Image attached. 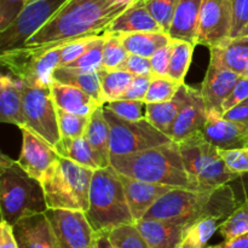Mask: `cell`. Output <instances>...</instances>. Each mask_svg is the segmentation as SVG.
<instances>
[{
  "label": "cell",
  "mask_w": 248,
  "mask_h": 248,
  "mask_svg": "<svg viewBox=\"0 0 248 248\" xmlns=\"http://www.w3.org/2000/svg\"><path fill=\"white\" fill-rule=\"evenodd\" d=\"M19 248H53L52 232L46 212L19 219L14 225Z\"/></svg>",
  "instance_id": "obj_20"
},
{
  "label": "cell",
  "mask_w": 248,
  "mask_h": 248,
  "mask_svg": "<svg viewBox=\"0 0 248 248\" xmlns=\"http://www.w3.org/2000/svg\"><path fill=\"white\" fill-rule=\"evenodd\" d=\"M222 116L228 119V120H232L235 121V123L248 126V106L239 104V106L234 107V108L229 109L225 113H223Z\"/></svg>",
  "instance_id": "obj_51"
},
{
  "label": "cell",
  "mask_w": 248,
  "mask_h": 248,
  "mask_svg": "<svg viewBox=\"0 0 248 248\" xmlns=\"http://www.w3.org/2000/svg\"><path fill=\"white\" fill-rule=\"evenodd\" d=\"M121 40L128 53L150 58L157 50L171 43L172 39L165 31H136L123 33Z\"/></svg>",
  "instance_id": "obj_30"
},
{
  "label": "cell",
  "mask_w": 248,
  "mask_h": 248,
  "mask_svg": "<svg viewBox=\"0 0 248 248\" xmlns=\"http://www.w3.org/2000/svg\"><path fill=\"white\" fill-rule=\"evenodd\" d=\"M246 147H248V138H247V140H246Z\"/></svg>",
  "instance_id": "obj_58"
},
{
  "label": "cell",
  "mask_w": 248,
  "mask_h": 248,
  "mask_svg": "<svg viewBox=\"0 0 248 248\" xmlns=\"http://www.w3.org/2000/svg\"><path fill=\"white\" fill-rule=\"evenodd\" d=\"M110 166L119 173L143 182L201 190L186 172L177 142L131 154H111Z\"/></svg>",
  "instance_id": "obj_2"
},
{
  "label": "cell",
  "mask_w": 248,
  "mask_h": 248,
  "mask_svg": "<svg viewBox=\"0 0 248 248\" xmlns=\"http://www.w3.org/2000/svg\"><path fill=\"white\" fill-rule=\"evenodd\" d=\"M103 46H104V34L94 36L89 44L85 52L74 62L69 63L64 67L79 68V69L91 70L97 72L103 67Z\"/></svg>",
  "instance_id": "obj_36"
},
{
  "label": "cell",
  "mask_w": 248,
  "mask_h": 248,
  "mask_svg": "<svg viewBox=\"0 0 248 248\" xmlns=\"http://www.w3.org/2000/svg\"><path fill=\"white\" fill-rule=\"evenodd\" d=\"M68 0H29L16 19L0 31L1 51L26 44Z\"/></svg>",
  "instance_id": "obj_11"
},
{
  "label": "cell",
  "mask_w": 248,
  "mask_h": 248,
  "mask_svg": "<svg viewBox=\"0 0 248 248\" xmlns=\"http://www.w3.org/2000/svg\"><path fill=\"white\" fill-rule=\"evenodd\" d=\"M224 218L216 215H206L189 223L184 230L179 248H205L206 245L219 229Z\"/></svg>",
  "instance_id": "obj_31"
},
{
  "label": "cell",
  "mask_w": 248,
  "mask_h": 248,
  "mask_svg": "<svg viewBox=\"0 0 248 248\" xmlns=\"http://www.w3.org/2000/svg\"><path fill=\"white\" fill-rule=\"evenodd\" d=\"M97 74L99 77L106 103L121 99L135 78V75L128 73L127 70L107 69L103 67L97 70Z\"/></svg>",
  "instance_id": "obj_32"
},
{
  "label": "cell",
  "mask_w": 248,
  "mask_h": 248,
  "mask_svg": "<svg viewBox=\"0 0 248 248\" xmlns=\"http://www.w3.org/2000/svg\"><path fill=\"white\" fill-rule=\"evenodd\" d=\"M0 211L1 219L12 227L22 218L47 211L41 182L4 153L0 155Z\"/></svg>",
  "instance_id": "obj_4"
},
{
  "label": "cell",
  "mask_w": 248,
  "mask_h": 248,
  "mask_svg": "<svg viewBox=\"0 0 248 248\" xmlns=\"http://www.w3.org/2000/svg\"><path fill=\"white\" fill-rule=\"evenodd\" d=\"M0 121L26 127L23 109V82L16 78L1 74L0 77Z\"/></svg>",
  "instance_id": "obj_19"
},
{
  "label": "cell",
  "mask_w": 248,
  "mask_h": 248,
  "mask_svg": "<svg viewBox=\"0 0 248 248\" xmlns=\"http://www.w3.org/2000/svg\"><path fill=\"white\" fill-rule=\"evenodd\" d=\"M0 248H19L15 236L14 227L2 219L0 223Z\"/></svg>",
  "instance_id": "obj_50"
},
{
  "label": "cell",
  "mask_w": 248,
  "mask_h": 248,
  "mask_svg": "<svg viewBox=\"0 0 248 248\" xmlns=\"http://www.w3.org/2000/svg\"><path fill=\"white\" fill-rule=\"evenodd\" d=\"M186 225L152 218H143L136 222L137 229L152 248H179Z\"/></svg>",
  "instance_id": "obj_21"
},
{
  "label": "cell",
  "mask_w": 248,
  "mask_h": 248,
  "mask_svg": "<svg viewBox=\"0 0 248 248\" xmlns=\"http://www.w3.org/2000/svg\"><path fill=\"white\" fill-rule=\"evenodd\" d=\"M137 0H68L24 45L67 44L108 31L111 22Z\"/></svg>",
  "instance_id": "obj_1"
},
{
  "label": "cell",
  "mask_w": 248,
  "mask_h": 248,
  "mask_svg": "<svg viewBox=\"0 0 248 248\" xmlns=\"http://www.w3.org/2000/svg\"><path fill=\"white\" fill-rule=\"evenodd\" d=\"M202 0H179L169 35L198 45L199 17Z\"/></svg>",
  "instance_id": "obj_23"
},
{
  "label": "cell",
  "mask_w": 248,
  "mask_h": 248,
  "mask_svg": "<svg viewBox=\"0 0 248 248\" xmlns=\"http://www.w3.org/2000/svg\"><path fill=\"white\" fill-rule=\"evenodd\" d=\"M218 230L224 241L248 232V199L237 206L232 215L220 223Z\"/></svg>",
  "instance_id": "obj_37"
},
{
  "label": "cell",
  "mask_w": 248,
  "mask_h": 248,
  "mask_svg": "<svg viewBox=\"0 0 248 248\" xmlns=\"http://www.w3.org/2000/svg\"><path fill=\"white\" fill-rule=\"evenodd\" d=\"M205 248H219V245H215V246H208V247H205Z\"/></svg>",
  "instance_id": "obj_56"
},
{
  "label": "cell",
  "mask_w": 248,
  "mask_h": 248,
  "mask_svg": "<svg viewBox=\"0 0 248 248\" xmlns=\"http://www.w3.org/2000/svg\"><path fill=\"white\" fill-rule=\"evenodd\" d=\"M97 248H116L109 240L108 232H97Z\"/></svg>",
  "instance_id": "obj_53"
},
{
  "label": "cell",
  "mask_w": 248,
  "mask_h": 248,
  "mask_svg": "<svg viewBox=\"0 0 248 248\" xmlns=\"http://www.w3.org/2000/svg\"><path fill=\"white\" fill-rule=\"evenodd\" d=\"M28 0H0V31H4L18 17Z\"/></svg>",
  "instance_id": "obj_44"
},
{
  "label": "cell",
  "mask_w": 248,
  "mask_h": 248,
  "mask_svg": "<svg viewBox=\"0 0 248 248\" xmlns=\"http://www.w3.org/2000/svg\"><path fill=\"white\" fill-rule=\"evenodd\" d=\"M53 248H97V232L85 212L47 210Z\"/></svg>",
  "instance_id": "obj_12"
},
{
  "label": "cell",
  "mask_w": 248,
  "mask_h": 248,
  "mask_svg": "<svg viewBox=\"0 0 248 248\" xmlns=\"http://www.w3.org/2000/svg\"><path fill=\"white\" fill-rule=\"evenodd\" d=\"M234 22L232 36H239L248 23V0H232Z\"/></svg>",
  "instance_id": "obj_49"
},
{
  "label": "cell",
  "mask_w": 248,
  "mask_h": 248,
  "mask_svg": "<svg viewBox=\"0 0 248 248\" xmlns=\"http://www.w3.org/2000/svg\"><path fill=\"white\" fill-rule=\"evenodd\" d=\"M178 144L186 172L201 190L217 189L240 177L228 169L220 149L208 142L201 131L188 136Z\"/></svg>",
  "instance_id": "obj_7"
},
{
  "label": "cell",
  "mask_w": 248,
  "mask_h": 248,
  "mask_svg": "<svg viewBox=\"0 0 248 248\" xmlns=\"http://www.w3.org/2000/svg\"><path fill=\"white\" fill-rule=\"evenodd\" d=\"M21 131L22 149L17 162L29 176L41 182L45 172L60 157V155L55 148L31 130L21 128Z\"/></svg>",
  "instance_id": "obj_15"
},
{
  "label": "cell",
  "mask_w": 248,
  "mask_h": 248,
  "mask_svg": "<svg viewBox=\"0 0 248 248\" xmlns=\"http://www.w3.org/2000/svg\"><path fill=\"white\" fill-rule=\"evenodd\" d=\"M145 102L138 99H116L104 104L108 109L126 120H140L145 118Z\"/></svg>",
  "instance_id": "obj_41"
},
{
  "label": "cell",
  "mask_w": 248,
  "mask_h": 248,
  "mask_svg": "<svg viewBox=\"0 0 248 248\" xmlns=\"http://www.w3.org/2000/svg\"><path fill=\"white\" fill-rule=\"evenodd\" d=\"M182 101H183V91L181 89L172 99L159 103H145V118L157 128L160 132L165 133L171 138L173 125L178 116L181 109ZM172 140V138H171Z\"/></svg>",
  "instance_id": "obj_29"
},
{
  "label": "cell",
  "mask_w": 248,
  "mask_h": 248,
  "mask_svg": "<svg viewBox=\"0 0 248 248\" xmlns=\"http://www.w3.org/2000/svg\"><path fill=\"white\" fill-rule=\"evenodd\" d=\"M241 77L237 73L220 67L216 63L210 62L206 72L205 80L201 86V96L208 114H223L222 107L225 99L229 97L235 84Z\"/></svg>",
  "instance_id": "obj_16"
},
{
  "label": "cell",
  "mask_w": 248,
  "mask_h": 248,
  "mask_svg": "<svg viewBox=\"0 0 248 248\" xmlns=\"http://www.w3.org/2000/svg\"><path fill=\"white\" fill-rule=\"evenodd\" d=\"M52 77L55 81L78 87L91 97H93L99 104H102V106L106 104V99H104L103 92H102L101 81H99L97 72L79 69V68L57 67L53 70Z\"/></svg>",
  "instance_id": "obj_26"
},
{
  "label": "cell",
  "mask_w": 248,
  "mask_h": 248,
  "mask_svg": "<svg viewBox=\"0 0 248 248\" xmlns=\"http://www.w3.org/2000/svg\"><path fill=\"white\" fill-rule=\"evenodd\" d=\"M194 48L195 45L188 41L172 39V53L169 68V77L171 79L184 84L193 58Z\"/></svg>",
  "instance_id": "obj_33"
},
{
  "label": "cell",
  "mask_w": 248,
  "mask_h": 248,
  "mask_svg": "<svg viewBox=\"0 0 248 248\" xmlns=\"http://www.w3.org/2000/svg\"><path fill=\"white\" fill-rule=\"evenodd\" d=\"M182 91L183 101L171 136L172 140L177 143L202 130L208 119V111L203 103L200 90L194 89L184 82L182 84Z\"/></svg>",
  "instance_id": "obj_14"
},
{
  "label": "cell",
  "mask_w": 248,
  "mask_h": 248,
  "mask_svg": "<svg viewBox=\"0 0 248 248\" xmlns=\"http://www.w3.org/2000/svg\"><path fill=\"white\" fill-rule=\"evenodd\" d=\"M85 215L96 232H109L120 225L136 224L120 174L113 166L93 172Z\"/></svg>",
  "instance_id": "obj_5"
},
{
  "label": "cell",
  "mask_w": 248,
  "mask_h": 248,
  "mask_svg": "<svg viewBox=\"0 0 248 248\" xmlns=\"http://www.w3.org/2000/svg\"><path fill=\"white\" fill-rule=\"evenodd\" d=\"M120 69L127 70L128 73L133 75H153L150 58L142 57V56L138 55H131V53H128L127 58L120 67Z\"/></svg>",
  "instance_id": "obj_48"
},
{
  "label": "cell",
  "mask_w": 248,
  "mask_h": 248,
  "mask_svg": "<svg viewBox=\"0 0 248 248\" xmlns=\"http://www.w3.org/2000/svg\"><path fill=\"white\" fill-rule=\"evenodd\" d=\"M218 245L219 248H248V232Z\"/></svg>",
  "instance_id": "obj_52"
},
{
  "label": "cell",
  "mask_w": 248,
  "mask_h": 248,
  "mask_svg": "<svg viewBox=\"0 0 248 248\" xmlns=\"http://www.w3.org/2000/svg\"><path fill=\"white\" fill-rule=\"evenodd\" d=\"M107 31L123 34L136 33V31H162V29L159 23L153 18L143 2L137 0L136 4L125 10L118 18L111 22Z\"/></svg>",
  "instance_id": "obj_25"
},
{
  "label": "cell",
  "mask_w": 248,
  "mask_h": 248,
  "mask_svg": "<svg viewBox=\"0 0 248 248\" xmlns=\"http://www.w3.org/2000/svg\"><path fill=\"white\" fill-rule=\"evenodd\" d=\"M51 96L58 108L70 113L90 116L97 107L102 106L82 90L53 80L50 86Z\"/></svg>",
  "instance_id": "obj_24"
},
{
  "label": "cell",
  "mask_w": 248,
  "mask_h": 248,
  "mask_svg": "<svg viewBox=\"0 0 248 248\" xmlns=\"http://www.w3.org/2000/svg\"><path fill=\"white\" fill-rule=\"evenodd\" d=\"M62 45H23L1 51L0 63L16 79L33 87H50L53 70L60 65Z\"/></svg>",
  "instance_id": "obj_8"
},
{
  "label": "cell",
  "mask_w": 248,
  "mask_h": 248,
  "mask_svg": "<svg viewBox=\"0 0 248 248\" xmlns=\"http://www.w3.org/2000/svg\"><path fill=\"white\" fill-rule=\"evenodd\" d=\"M247 98H248V78L241 75V77L239 78V80H237L236 84H235L232 93L229 94V97H228V98L225 99L224 103H223V107H222L223 113H225V111L229 110V109L234 108V107L239 106V104H241L242 102L246 101Z\"/></svg>",
  "instance_id": "obj_47"
},
{
  "label": "cell",
  "mask_w": 248,
  "mask_h": 248,
  "mask_svg": "<svg viewBox=\"0 0 248 248\" xmlns=\"http://www.w3.org/2000/svg\"><path fill=\"white\" fill-rule=\"evenodd\" d=\"M57 116L61 137L77 138L82 137L85 135L90 116L70 113V111L64 110V109L58 108V107Z\"/></svg>",
  "instance_id": "obj_40"
},
{
  "label": "cell",
  "mask_w": 248,
  "mask_h": 248,
  "mask_svg": "<svg viewBox=\"0 0 248 248\" xmlns=\"http://www.w3.org/2000/svg\"><path fill=\"white\" fill-rule=\"evenodd\" d=\"M28 1H29V0H28Z\"/></svg>",
  "instance_id": "obj_60"
},
{
  "label": "cell",
  "mask_w": 248,
  "mask_h": 248,
  "mask_svg": "<svg viewBox=\"0 0 248 248\" xmlns=\"http://www.w3.org/2000/svg\"><path fill=\"white\" fill-rule=\"evenodd\" d=\"M109 240L116 248H152L136 224H124L108 232Z\"/></svg>",
  "instance_id": "obj_35"
},
{
  "label": "cell",
  "mask_w": 248,
  "mask_h": 248,
  "mask_svg": "<svg viewBox=\"0 0 248 248\" xmlns=\"http://www.w3.org/2000/svg\"><path fill=\"white\" fill-rule=\"evenodd\" d=\"M94 171L65 157H58L41 179L47 210L86 212Z\"/></svg>",
  "instance_id": "obj_6"
},
{
  "label": "cell",
  "mask_w": 248,
  "mask_h": 248,
  "mask_svg": "<svg viewBox=\"0 0 248 248\" xmlns=\"http://www.w3.org/2000/svg\"><path fill=\"white\" fill-rule=\"evenodd\" d=\"M232 0H202L199 17L198 45L212 47L232 36Z\"/></svg>",
  "instance_id": "obj_13"
},
{
  "label": "cell",
  "mask_w": 248,
  "mask_h": 248,
  "mask_svg": "<svg viewBox=\"0 0 248 248\" xmlns=\"http://www.w3.org/2000/svg\"><path fill=\"white\" fill-rule=\"evenodd\" d=\"M244 77H247L248 78V65H247L246 70H245V73H244Z\"/></svg>",
  "instance_id": "obj_55"
},
{
  "label": "cell",
  "mask_w": 248,
  "mask_h": 248,
  "mask_svg": "<svg viewBox=\"0 0 248 248\" xmlns=\"http://www.w3.org/2000/svg\"><path fill=\"white\" fill-rule=\"evenodd\" d=\"M93 38L94 36H85V38L75 39V40L64 44L61 48L60 65L58 67H64V65H68L69 63L78 60L85 52V50Z\"/></svg>",
  "instance_id": "obj_43"
},
{
  "label": "cell",
  "mask_w": 248,
  "mask_h": 248,
  "mask_svg": "<svg viewBox=\"0 0 248 248\" xmlns=\"http://www.w3.org/2000/svg\"><path fill=\"white\" fill-rule=\"evenodd\" d=\"M181 86V82L171 79L170 77H160V75L153 74L144 102L145 103H159V102L170 101L176 96Z\"/></svg>",
  "instance_id": "obj_38"
},
{
  "label": "cell",
  "mask_w": 248,
  "mask_h": 248,
  "mask_svg": "<svg viewBox=\"0 0 248 248\" xmlns=\"http://www.w3.org/2000/svg\"><path fill=\"white\" fill-rule=\"evenodd\" d=\"M171 53H172V41L170 44H167L166 46L160 48V50H157L156 52L150 57L153 74L160 75V77H169Z\"/></svg>",
  "instance_id": "obj_45"
},
{
  "label": "cell",
  "mask_w": 248,
  "mask_h": 248,
  "mask_svg": "<svg viewBox=\"0 0 248 248\" xmlns=\"http://www.w3.org/2000/svg\"><path fill=\"white\" fill-rule=\"evenodd\" d=\"M153 75H135L133 80L131 81L130 86L126 90L121 99H138L144 101L145 94L149 90L150 81Z\"/></svg>",
  "instance_id": "obj_46"
},
{
  "label": "cell",
  "mask_w": 248,
  "mask_h": 248,
  "mask_svg": "<svg viewBox=\"0 0 248 248\" xmlns=\"http://www.w3.org/2000/svg\"><path fill=\"white\" fill-rule=\"evenodd\" d=\"M120 174L123 182L124 190L130 205L135 220H140L144 218L148 211L169 191L173 190L174 186H162V184L149 183L140 179L131 178V177Z\"/></svg>",
  "instance_id": "obj_18"
},
{
  "label": "cell",
  "mask_w": 248,
  "mask_h": 248,
  "mask_svg": "<svg viewBox=\"0 0 248 248\" xmlns=\"http://www.w3.org/2000/svg\"><path fill=\"white\" fill-rule=\"evenodd\" d=\"M104 114L110 128V155L131 154L173 142L153 126L147 118L126 120L107 107H104Z\"/></svg>",
  "instance_id": "obj_9"
},
{
  "label": "cell",
  "mask_w": 248,
  "mask_h": 248,
  "mask_svg": "<svg viewBox=\"0 0 248 248\" xmlns=\"http://www.w3.org/2000/svg\"><path fill=\"white\" fill-rule=\"evenodd\" d=\"M247 190H248V183H247Z\"/></svg>",
  "instance_id": "obj_59"
},
{
  "label": "cell",
  "mask_w": 248,
  "mask_h": 248,
  "mask_svg": "<svg viewBox=\"0 0 248 248\" xmlns=\"http://www.w3.org/2000/svg\"><path fill=\"white\" fill-rule=\"evenodd\" d=\"M235 208L234 193L228 184L208 190L174 188L165 194L144 218L189 224L206 215L220 216L225 219Z\"/></svg>",
  "instance_id": "obj_3"
},
{
  "label": "cell",
  "mask_w": 248,
  "mask_h": 248,
  "mask_svg": "<svg viewBox=\"0 0 248 248\" xmlns=\"http://www.w3.org/2000/svg\"><path fill=\"white\" fill-rule=\"evenodd\" d=\"M127 56L128 52L121 40V34L115 31H106L103 46V68L120 69Z\"/></svg>",
  "instance_id": "obj_34"
},
{
  "label": "cell",
  "mask_w": 248,
  "mask_h": 248,
  "mask_svg": "<svg viewBox=\"0 0 248 248\" xmlns=\"http://www.w3.org/2000/svg\"><path fill=\"white\" fill-rule=\"evenodd\" d=\"M208 50L210 62L244 75L248 65V36H230Z\"/></svg>",
  "instance_id": "obj_22"
},
{
  "label": "cell",
  "mask_w": 248,
  "mask_h": 248,
  "mask_svg": "<svg viewBox=\"0 0 248 248\" xmlns=\"http://www.w3.org/2000/svg\"><path fill=\"white\" fill-rule=\"evenodd\" d=\"M55 150L60 156L72 160L89 169L98 170L107 167L101 157L96 154L93 148L87 142L85 136L77 138L61 137L57 144L55 145Z\"/></svg>",
  "instance_id": "obj_28"
},
{
  "label": "cell",
  "mask_w": 248,
  "mask_h": 248,
  "mask_svg": "<svg viewBox=\"0 0 248 248\" xmlns=\"http://www.w3.org/2000/svg\"><path fill=\"white\" fill-rule=\"evenodd\" d=\"M220 155L230 171L240 177L248 174V147L220 150Z\"/></svg>",
  "instance_id": "obj_42"
},
{
  "label": "cell",
  "mask_w": 248,
  "mask_h": 248,
  "mask_svg": "<svg viewBox=\"0 0 248 248\" xmlns=\"http://www.w3.org/2000/svg\"><path fill=\"white\" fill-rule=\"evenodd\" d=\"M153 18L159 23L162 31L169 33L179 0H140Z\"/></svg>",
  "instance_id": "obj_39"
},
{
  "label": "cell",
  "mask_w": 248,
  "mask_h": 248,
  "mask_svg": "<svg viewBox=\"0 0 248 248\" xmlns=\"http://www.w3.org/2000/svg\"><path fill=\"white\" fill-rule=\"evenodd\" d=\"M240 35H242V36H248V23H247V26L245 27L244 29H242V31H241V33H240Z\"/></svg>",
  "instance_id": "obj_54"
},
{
  "label": "cell",
  "mask_w": 248,
  "mask_h": 248,
  "mask_svg": "<svg viewBox=\"0 0 248 248\" xmlns=\"http://www.w3.org/2000/svg\"><path fill=\"white\" fill-rule=\"evenodd\" d=\"M23 109L26 127L55 148L61 140L57 106L50 87H33L23 84Z\"/></svg>",
  "instance_id": "obj_10"
},
{
  "label": "cell",
  "mask_w": 248,
  "mask_h": 248,
  "mask_svg": "<svg viewBox=\"0 0 248 248\" xmlns=\"http://www.w3.org/2000/svg\"><path fill=\"white\" fill-rule=\"evenodd\" d=\"M84 136L104 165L110 166V128L104 114V106L97 107L92 111Z\"/></svg>",
  "instance_id": "obj_27"
},
{
  "label": "cell",
  "mask_w": 248,
  "mask_h": 248,
  "mask_svg": "<svg viewBox=\"0 0 248 248\" xmlns=\"http://www.w3.org/2000/svg\"><path fill=\"white\" fill-rule=\"evenodd\" d=\"M241 104H245V106H248V98L246 99V101H245V102H242V103Z\"/></svg>",
  "instance_id": "obj_57"
},
{
  "label": "cell",
  "mask_w": 248,
  "mask_h": 248,
  "mask_svg": "<svg viewBox=\"0 0 248 248\" xmlns=\"http://www.w3.org/2000/svg\"><path fill=\"white\" fill-rule=\"evenodd\" d=\"M203 137L220 150L246 147L248 126L223 118L222 114L210 113L201 130Z\"/></svg>",
  "instance_id": "obj_17"
}]
</instances>
